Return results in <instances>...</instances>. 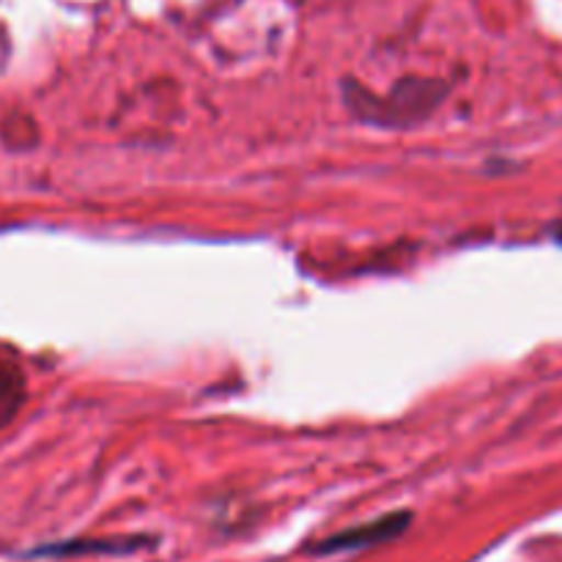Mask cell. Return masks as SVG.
Segmentation results:
<instances>
[{"label": "cell", "mask_w": 562, "mask_h": 562, "mask_svg": "<svg viewBox=\"0 0 562 562\" xmlns=\"http://www.w3.org/2000/svg\"><path fill=\"white\" fill-rule=\"evenodd\" d=\"M404 527H406V516H390V519L373 521V525L360 527V530L340 532V536L329 538V541H324L322 547H318V552H344V549L373 547V543H382V541H390V538H395Z\"/></svg>", "instance_id": "6da1fadb"}]
</instances>
